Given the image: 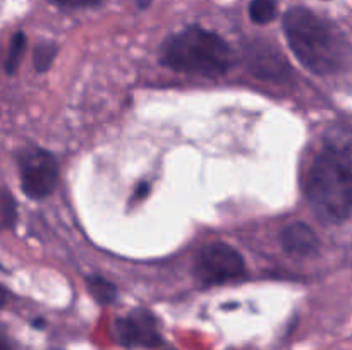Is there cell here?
I'll return each mask as SVG.
<instances>
[{"label":"cell","mask_w":352,"mask_h":350,"mask_svg":"<svg viewBox=\"0 0 352 350\" xmlns=\"http://www.w3.org/2000/svg\"><path fill=\"white\" fill-rule=\"evenodd\" d=\"M289 47L298 60L320 75H330L346 67L349 45L339 27L302 7L291 9L284 17Z\"/></svg>","instance_id":"cell-1"},{"label":"cell","mask_w":352,"mask_h":350,"mask_svg":"<svg viewBox=\"0 0 352 350\" xmlns=\"http://www.w3.org/2000/svg\"><path fill=\"white\" fill-rule=\"evenodd\" d=\"M160 60L174 71L219 75L230 67V48L217 33L195 26L168 38Z\"/></svg>","instance_id":"cell-2"},{"label":"cell","mask_w":352,"mask_h":350,"mask_svg":"<svg viewBox=\"0 0 352 350\" xmlns=\"http://www.w3.org/2000/svg\"><path fill=\"white\" fill-rule=\"evenodd\" d=\"M306 192L322 218L342 222L352 211V168L325 150L309 170Z\"/></svg>","instance_id":"cell-3"},{"label":"cell","mask_w":352,"mask_h":350,"mask_svg":"<svg viewBox=\"0 0 352 350\" xmlns=\"http://www.w3.org/2000/svg\"><path fill=\"white\" fill-rule=\"evenodd\" d=\"M21 187L31 199H43L54 192L58 182V167L48 151L28 150L19 158Z\"/></svg>","instance_id":"cell-4"},{"label":"cell","mask_w":352,"mask_h":350,"mask_svg":"<svg viewBox=\"0 0 352 350\" xmlns=\"http://www.w3.org/2000/svg\"><path fill=\"white\" fill-rule=\"evenodd\" d=\"M196 275L206 285H219L244 275V259L227 244H208L196 257Z\"/></svg>","instance_id":"cell-5"},{"label":"cell","mask_w":352,"mask_h":350,"mask_svg":"<svg viewBox=\"0 0 352 350\" xmlns=\"http://www.w3.org/2000/svg\"><path fill=\"white\" fill-rule=\"evenodd\" d=\"M116 336L120 345L124 347L153 349V347H158L164 342L160 331H158L157 321L146 311L131 312L126 318L117 319Z\"/></svg>","instance_id":"cell-6"},{"label":"cell","mask_w":352,"mask_h":350,"mask_svg":"<svg viewBox=\"0 0 352 350\" xmlns=\"http://www.w3.org/2000/svg\"><path fill=\"white\" fill-rule=\"evenodd\" d=\"M280 242L285 253L294 257L313 256L320 247L318 237L306 223H292L285 226L280 235Z\"/></svg>","instance_id":"cell-7"},{"label":"cell","mask_w":352,"mask_h":350,"mask_svg":"<svg viewBox=\"0 0 352 350\" xmlns=\"http://www.w3.org/2000/svg\"><path fill=\"white\" fill-rule=\"evenodd\" d=\"M248 64L251 72L260 78L280 79L285 75V71H289L287 62L282 60L278 51L261 43H256L248 50Z\"/></svg>","instance_id":"cell-8"},{"label":"cell","mask_w":352,"mask_h":350,"mask_svg":"<svg viewBox=\"0 0 352 350\" xmlns=\"http://www.w3.org/2000/svg\"><path fill=\"white\" fill-rule=\"evenodd\" d=\"M327 151L336 154L337 158L352 168V129L339 126L332 129L327 136Z\"/></svg>","instance_id":"cell-9"},{"label":"cell","mask_w":352,"mask_h":350,"mask_svg":"<svg viewBox=\"0 0 352 350\" xmlns=\"http://www.w3.org/2000/svg\"><path fill=\"white\" fill-rule=\"evenodd\" d=\"M88 292L100 302V304H110L116 299L117 290L109 280L102 277L88 278Z\"/></svg>","instance_id":"cell-10"},{"label":"cell","mask_w":352,"mask_h":350,"mask_svg":"<svg viewBox=\"0 0 352 350\" xmlns=\"http://www.w3.org/2000/svg\"><path fill=\"white\" fill-rule=\"evenodd\" d=\"M277 16V3L274 0H253L250 3V17L256 24H267Z\"/></svg>","instance_id":"cell-11"},{"label":"cell","mask_w":352,"mask_h":350,"mask_svg":"<svg viewBox=\"0 0 352 350\" xmlns=\"http://www.w3.org/2000/svg\"><path fill=\"white\" fill-rule=\"evenodd\" d=\"M24 48H26V36L23 33H16L14 34L12 41H10V48H9V55H7L6 60V69L9 74L16 72V69L19 67L21 58H23Z\"/></svg>","instance_id":"cell-12"},{"label":"cell","mask_w":352,"mask_h":350,"mask_svg":"<svg viewBox=\"0 0 352 350\" xmlns=\"http://www.w3.org/2000/svg\"><path fill=\"white\" fill-rule=\"evenodd\" d=\"M55 55H57V47L52 43H43L40 45V47L36 48V51H34V67H36V71L40 72H45L48 67L52 65V62H54Z\"/></svg>","instance_id":"cell-13"},{"label":"cell","mask_w":352,"mask_h":350,"mask_svg":"<svg viewBox=\"0 0 352 350\" xmlns=\"http://www.w3.org/2000/svg\"><path fill=\"white\" fill-rule=\"evenodd\" d=\"M55 5L69 7V9H85V7H96L103 0H52Z\"/></svg>","instance_id":"cell-14"},{"label":"cell","mask_w":352,"mask_h":350,"mask_svg":"<svg viewBox=\"0 0 352 350\" xmlns=\"http://www.w3.org/2000/svg\"><path fill=\"white\" fill-rule=\"evenodd\" d=\"M0 350H21L19 345L7 333V329L0 325Z\"/></svg>","instance_id":"cell-15"},{"label":"cell","mask_w":352,"mask_h":350,"mask_svg":"<svg viewBox=\"0 0 352 350\" xmlns=\"http://www.w3.org/2000/svg\"><path fill=\"white\" fill-rule=\"evenodd\" d=\"M148 192H150V185H148V184H140V185H138L136 191H134V201H140V199L146 198Z\"/></svg>","instance_id":"cell-16"},{"label":"cell","mask_w":352,"mask_h":350,"mask_svg":"<svg viewBox=\"0 0 352 350\" xmlns=\"http://www.w3.org/2000/svg\"><path fill=\"white\" fill-rule=\"evenodd\" d=\"M6 304H7V292L0 287V307H3Z\"/></svg>","instance_id":"cell-17"},{"label":"cell","mask_w":352,"mask_h":350,"mask_svg":"<svg viewBox=\"0 0 352 350\" xmlns=\"http://www.w3.org/2000/svg\"><path fill=\"white\" fill-rule=\"evenodd\" d=\"M150 2H151V0H138V3H140V7L150 5Z\"/></svg>","instance_id":"cell-18"}]
</instances>
